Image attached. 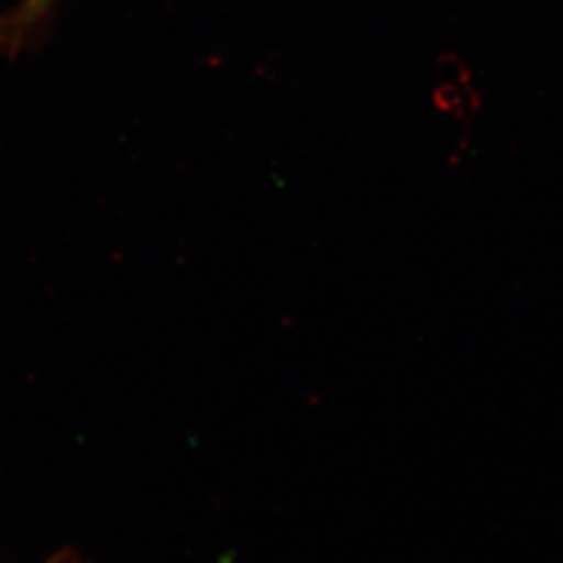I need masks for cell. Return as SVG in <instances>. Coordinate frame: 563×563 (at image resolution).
I'll use <instances>...</instances> for the list:
<instances>
[{
  "label": "cell",
  "mask_w": 563,
  "mask_h": 563,
  "mask_svg": "<svg viewBox=\"0 0 563 563\" xmlns=\"http://www.w3.org/2000/svg\"><path fill=\"white\" fill-rule=\"evenodd\" d=\"M57 0H18L0 15V51L15 55L48 20Z\"/></svg>",
  "instance_id": "6da1fadb"
},
{
  "label": "cell",
  "mask_w": 563,
  "mask_h": 563,
  "mask_svg": "<svg viewBox=\"0 0 563 563\" xmlns=\"http://www.w3.org/2000/svg\"><path fill=\"white\" fill-rule=\"evenodd\" d=\"M60 563H67V562H60Z\"/></svg>",
  "instance_id": "7a4b0ae2"
}]
</instances>
